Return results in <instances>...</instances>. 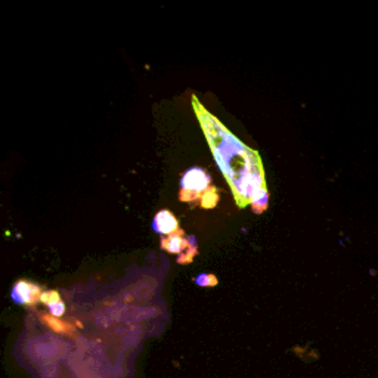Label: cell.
Segmentation results:
<instances>
[{"instance_id":"cell-9","label":"cell","mask_w":378,"mask_h":378,"mask_svg":"<svg viewBox=\"0 0 378 378\" xmlns=\"http://www.w3.org/2000/svg\"><path fill=\"white\" fill-rule=\"evenodd\" d=\"M197 283L200 285H215L216 278L212 276V275H210V276H200V278H197Z\"/></svg>"},{"instance_id":"cell-4","label":"cell","mask_w":378,"mask_h":378,"mask_svg":"<svg viewBox=\"0 0 378 378\" xmlns=\"http://www.w3.org/2000/svg\"><path fill=\"white\" fill-rule=\"evenodd\" d=\"M152 228H154V231L161 234V235H169V234L177 231L179 223H177L176 217L169 212V210H161V212H158L157 216L154 217Z\"/></svg>"},{"instance_id":"cell-5","label":"cell","mask_w":378,"mask_h":378,"mask_svg":"<svg viewBox=\"0 0 378 378\" xmlns=\"http://www.w3.org/2000/svg\"><path fill=\"white\" fill-rule=\"evenodd\" d=\"M185 245H187L185 238L177 236V235L169 236V238H167V240L163 241V247L167 251H170V253H177V251H182V250H184Z\"/></svg>"},{"instance_id":"cell-7","label":"cell","mask_w":378,"mask_h":378,"mask_svg":"<svg viewBox=\"0 0 378 378\" xmlns=\"http://www.w3.org/2000/svg\"><path fill=\"white\" fill-rule=\"evenodd\" d=\"M40 300L43 302L45 304H48V306H50V304H53V303H57V302H61V299H60V296H58V292H57V291L43 292V294H41Z\"/></svg>"},{"instance_id":"cell-1","label":"cell","mask_w":378,"mask_h":378,"mask_svg":"<svg viewBox=\"0 0 378 378\" xmlns=\"http://www.w3.org/2000/svg\"><path fill=\"white\" fill-rule=\"evenodd\" d=\"M192 101L216 161L232 188L238 205L244 207L248 203H255L260 195L266 197L264 172L257 152L232 136L228 129L207 113L197 97L194 96Z\"/></svg>"},{"instance_id":"cell-8","label":"cell","mask_w":378,"mask_h":378,"mask_svg":"<svg viewBox=\"0 0 378 378\" xmlns=\"http://www.w3.org/2000/svg\"><path fill=\"white\" fill-rule=\"evenodd\" d=\"M49 311L53 316H61L64 312H65V306L62 302H57L49 306Z\"/></svg>"},{"instance_id":"cell-6","label":"cell","mask_w":378,"mask_h":378,"mask_svg":"<svg viewBox=\"0 0 378 378\" xmlns=\"http://www.w3.org/2000/svg\"><path fill=\"white\" fill-rule=\"evenodd\" d=\"M203 205L204 207H215L216 203H217V195H216V191L215 188H210L205 195H204V200H203Z\"/></svg>"},{"instance_id":"cell-2","label":"cell","mask_w":378,"mask_h":378,"mask_svg":"<svg viewBox=\"0 0 378 378\" xmlns=\"http://www.w3.org/2000/svg\"><path fill=\"white\" fill-rule=\"evenodd\" d=\"M210 184V177L203 169H191L188 170L184 177H182V192H194L201 194L205 191V188Z\"/></svg>"},{"instance_id":"cell-3","label":"cell","mask_w":378,"mask_h":378,"mask_svg":"<svg viewBox=\"0 0 378 378\" xmlns=\"http://www.w3.org/2000/svg\"><path fill=\"white\" fill-rule=\"evenodd\" d=\"M12 299L20 304H34L39 297H41L40 288L32 283L20 281L13 287L11 292Z\"/></svg>"}]
</instances>
